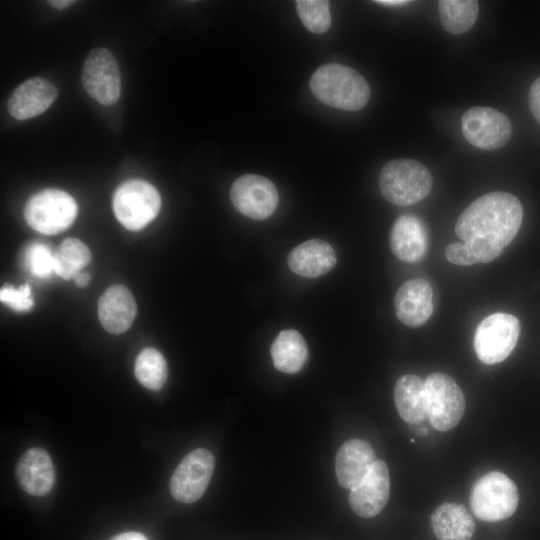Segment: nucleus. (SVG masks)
<instances>
[{
  "mask_svg": "<svg viewBox=\"0 0 540 540\" xmlns=\"http://www.w3.org/2000/svg\"><path fill=\"white\" fill-rule=\"evenodd\" d=\"M74 280L77 286L84 287L90 281V275L88 273L80 272L75 276Z\"/></svg>",
  "mask_w": 540,
  "mask_h": 540,
  "instance_id": "obj_33",
  "label": "nucleus"
},
{
  "mask_svg": "<svg viewBox=\"0 0 540 540\" xmlns=\"http://www.w3.org/2000/svg\"><path fill=\"white\" fill-rule=\"evenodd\" d=\"M337 257L332 246L321 240L311 239L296 246L287 257V265L297 275L315 278L329 272Z\"/></svg>",
  "mask_w": 540,
  "mask_h": 540,
  "instance_id": "obj_20",
  "label": "nucleus"
},
{
  "mask_svg": "<svg viewBox=\"0 0 540 540\" xmlns=\"http://www.w3.org/2000/svg\"><path fill=\"white\" fill-rule=\"evenodd\" d=\"M427 417L438 431H449L461 421L465 397L455 380L448 374L435 372L425 380Z\"/></svg>",
  "mask_w": 540,
  "mask_h": 540,
  "instance_id": "obj_7",
  "label": "nucleus"
},
{
  "mask_svg": "<svg viewBox=\"0 0 540 540\" xmlns=\"http://www.w3.org/2000/svg\"><path fill=\"white\" fill-rule=\"evenodd\" d=\"M161 198L150 183L133 179L122 183L113 196V210L118 221L129 230H141L157 215Z\"/></svg>",
  "mask_w": 540,
  "mask_h": 540,
  "instance_id": "obj_5",
  "label": "nucleus"
},
{
  "mask_svg": "<svg viewBox=\"0 0 540 540\" xmlns=\"http://www.w3.org/2000/svg\"><path fill=\"white\" fill-rule=\"evenodd\" d=\"M110 540H148L145 535L139 532L130 531L115 535Z\"/></svg>",
  "mask_w": 540,
  "mask_h": 540,
  "instance_id": "obj_32",
  "label": "nucleus"
},
{
  "mask_svg": "<svg viewBox=\"0 0 540 540\" xmlns=\"http://www.w3.org/2000/svg\"><path fill=\"white\" fill-rule=\"evenodd\" d=\"M433 291L428 281L415 278L404 282L394 297L397 318L409 327L423 325L433 311Z\"/></svg>",
  "mask_w": 540,
  "mask_h": 540,
  "instance_id": "obj_14",
  "label": "nucleus"
},
{
  "mask_svg": "<svg viewBox=\"0 0 540 540\" xmlns=\"http://www.w3.org/2000/svg\"><path fill=\"white\" fill-rule=\"evenodd\" d=\"M296 10L301 22L312 33L321 34L330 28L329 1L298 0Z\"/></svg>",
  "mask_w": 540,
  "mask_h": 540,
  "instance_id": "obj_27",
  "label": "nucleus"
},
{
  "mask_svg": "<svg viewBox=\"0 0 540 540\" xmlns=\"http://www.w3.org/2000/svg\"><path fill=\"white\" fill-rule=\"evenodd\" d=\"M134 373L144 387L159 390L166 382L167 363L158 350L146 348L136 358Z\"/></svg>",
  "mask_w": 540,
  "mask_h": 540,
  "instance_id": "obj_26",
  "label": "nucleus"
},
{
  "mask_svg": "<svg viewBox=\"0 0 540 540\" xmlns=\"http://www.w3.org/2000/svg\"><path fill=\"white\" fill-rule=\"evenodd\" d=\"M57 95L58 91L50 81L32 77L16 87L8 100L7 109L17 120L30 119L46 111Z\"/></svg>",
  "mask_w": 540,
  "mask_h": 540,
  "instance_id": "obj_15",
  "label": "nucleus"
},
{
  "mask_svg": "<svg viewBox=\"0 0 540 540\" xmlns=\"http://www.w3.org/2000/svg\"><path fill=\"white\" fill-rule=\"evenodd\" d=\"M48 3L57 8V9H65L67 7H69L70 5H72L74 3V1L72 0H52V1H48Z\"/></svg>",
  "mask_w": 540,
  "mask_h": 540,
  "instance_id": "obj_35",
  "label": "nucleus"
},
{
  "mask_svg": "<svg viewBox=\"0 0 540 540\" xmlns=\"http://www.w3.org/2000/svg\"><path fill=\"white\" fill-rule=\"evenodd\" d=\"M438 10L443 28L451 34L460 35L475 24L479 3L475 0H440Z\"/></svg>",
  "mask_w": 540,
  "mask_h": 540,
  "instance_id": "obj_24",
  "label": "nucleus"
},
{
  "mask_svg": "<svg viewBox=\"0 0 540 540\" xmlns=\"http://www.w3.org/2000/svg\"><path fill=\"white\" fill-rule=\"evenodd\" d=\"M81 80L88 95L102 105H112L119 99L121 77L113 54L105 48H95L87 55Z\"/></svg>",
  "mask_w": 540,
  "mask_h": 540,
  "instance_id": "obj_11",
  "label": "nucleus"
},
{
  "mask_svg": "<svg viewBox=\"0 0 540 540\" xmlns=\"http://www.w3.org/2000/svg\"><path fill=\"white\" fill-rule=\"evenodd\" d=\"M431 527L438 540H471L475 522L460 503L445 502L431 515Z\"/></svg>",
  "mask_w": 540,
  "mask_h": 540,
  "instance_id": "obj_21",
  "label": "nucleus"
},
{
  "mask_svg": "<svg viewBox=\"0 0 540 540\" xmlns=\"http://www.w3.org/2000/svg\"><path fill=\"white\" fill-rule=\"evenodd\" d=\"M390 476L386 463L376 460L362 482L350 490L348 501L360 517L371 518L379 514L389 499Z\"/></svg>",
  "mask_w": 540,
  "mask_h": 540,
  "instance_id": "obj_13",
  "label": "nucleus"
},
{
  "mask_svg": "<svg viewBox=\"0 0 540 540\" xmlns=\"http://www.w3.org/2000/svg\"><path fill=\"white\" fill-rule=\"evenodd\" d=\"M0 300L15 311H28L34 302L31 296V289L28 284L18 288L6 286L0 290Z\"/></svg>",
  "mask_w": 540,
  "mask_h": 540,
  "instance_id": "obj_29",
  "label": "nucleus"
},
{
  "mask_svg": "<svg viewBox=\"0 0 540 540\" xmlns=\"http://www.w3.org/2000/svg\"><path fill=\"white\" fill-rule=\"evenodd\" d=\"M214 465V455L205 448H197L185 455L170 479L172 497L186 504L199 500L210 483Z\"/></svg>",
  "mask_w": 540,
  "mask_h": 540,
  "instance_id": "obj_9",
  "label": "nucleus"
},
{
  "mask_svg": "<svg viewBox=\"0 0 540 540\" xmlns=\"http://www.w3.org/2000/svg\"><path fill=\"white\" fill-rule=\"evenodd\" d=\"M432 175L422 163L413 159L387 162L379 175L383 197L392 204L409 206L425 199L432 189Z\"/></svg>",
  "mask_w": 540,
  "mask_h": 540,
  "instance_id": "obj_3",
  "label": "nucleus"
},
{
  "mask_svg": "<svg viewBox=\"0 0 540 540\" xmlns=\"http://www.w3.org/2000/svg\"><path fill=\"white\" fill-rule=\"evenodd\" d=\"M520 336V322L514 315L494 313L484 318L474 335V350L485 364L504 361L515 348Z\"/></svg>",
  "mask_w": 540,
  "mask_h": 540,
  "instance_id": "obj_8",
  "label": "nucleus"
},
{
  "mask_svg": "<svg viewBox=\"0 0 540 540\" xmlns=\"http://www.w3.org/2000/svg\"><path fill=\"white\" fill-rule=\"evenodd\" d=\"M376 461L372 446L362 439H350L343 443L335 458L338 483L345 489L358 486Z\"/></svg>",
  "mask_w": 540,
  "mask_h": 540,
  "instance_id": "obj_16",
  "label": "nucleus"
},
{
  "mask_svg": "<svg viewBox=\"0 0 540 540\" xmlns=\"http://www.w3.org/2000/svg\"><path fill=\"white\" fill-rule=\"evenodd\" d=\"M523 218L519 199L494 191L473 201L458 217L456 235L467 244L478 263L497 259L518 233Z\"/></svg>",
  "mask_w": 540,
  "mask_h": 540,
  "instance_id": "obj_1",
  "label": "nucleus"
},
{
  "mask_svg": "<svg viewBox=\"0 0 540 540\" xmlns=\"http://www.w3.org/2000/svg\"><path fill=\"white\" fill-rule=\"evenodd\" d=\"M230 199L234 207L244 216L263 220L276 210L278 192L269 179L257 174H245L232 184Z\"/></svg>",
  "mask_w": 540,
  "mask_h": 540,
  "instance_id": "obj_12",
  "label": "nucleus"
},
{
  "mask_svg": "<svg viewBox=\"0 0 540 540\" xmlns=\"http://www.w3.org/2000/svg\"><path fill=\"white\" fill-rule=\"evenodd\" d=\"M77 211L71 195L59 189H45L28 200L24 217L37 232L53 235L67 229L75 220Z\"/></svg>",
  "mask_w": 540,
  "mask_h": 540,
  "instance_id": "obj_6",
  "label": "nucleus"
},
{
  "mask_svg": "<svg viewBox=\"0 0 540 540\" xmlns=\"http://www.w3.org/2000/svg\"><path fill=\"white\" fill-rule=\"evenodd\" d=\"M374 2L384 6H403L410 3V1L406 0H377Z\"/></svg>",
  "mask_w": 540,
  "mask_h": 540,
  "instance_id": "obj_34",
  "label": "nucleus"
},
{
  "mask_svg": "<svg viewBox=\"0 0 540 540\" xmlns=\"http://www.w3.org/2000/svg\"><path fill=\"white\" fill-rule=\"evenodd\" d=\"M270 354L274 367L280 372H299L308 359V347L303 336L294 329L281 331L274 339Z\"/></svg>",
  "mask_w": 540,
  "mask_h": 540,
  "instance_id": "obj_23",
  "label": "nucleus"
},
{
  "mask_svg": "<svg viewBox=\"0 0 540 540\" xmlns=\"http://www.w3.org/2000/svg\"><path fill=\"white\" fill-rule=\"evenodd\" d=\"M445 255L449 262L459 266H470L478 263L474 254L464 242L449 244Z\"/></svg>",
  "mask_w": 540,
  "mask_h": 540,
  "instance_id": "obj_30",
  "label": "nucleus"
},
{
  "mask_svg": "<svg viewBox=\"0 0 540 540\" xmlns=\"http://www.w3.org/2000/svg\"><path fill=\"white\" fill-rule=\"evenodd\" d=\"M528 103L533 116L540 124V76L530 86Z\"/></svg>",
  "mask_w": 540,
  "mask_h": 540,
  "instance_id": "obj_31",
  "label": "nucleus"
},
{
  "mask_svg": "<svg viewBox=\"0 0 540 540\" xmlns=\"http://www.w3.org/2000/svg\"><path fill=\"white\" fill-rule=\"evenodd\" d=\"M137 313L132 293L123 285L109 287L98 301V317L106 331L120 334L128 330Z\"/></svg>",
  "mask_w": 540,
  "mask_h": 540,
  "instance_id": "obj_19",
  "label": "nucleus"
},
{
  "mask_svg": "<svg viewBox=\"0 0 540 540\" xmlns=\"http://www.w3.org/2000/svg\"><path fill=\"white\" fill-rule=\"evenodd\" d=\"M462 133L474 147L496 150L505 146L512 136V125L502 112L491 107H472L461 119Z\"/></svg>",
  "mask_w": 540,
  "mask_h": 540,
  "instance_id": "obj_10",
  "label": "nucleus"
},
{
  "mask_svg": "<svg viewBox=\"0 0 540 540\" xmlns=\"http://www.w3.org/2000/svg\"><path fill=\"white\" fill-rule=\"evenodd\" d=\"M90 260L91 252L83 242L67 238L54 252V271L65 280L75 278Z\"/></svg>",
  "mask_w": 540,
  "mask_h": 540,
  "instance_id": "obj_25",
  "label": "nucleus"
},
{
  "mask_svg": "<svg viewBox=\"0 0 540 540\" xmlns=\"http://www.w3.org/2000/svg\"><path fill=\"white\" fill-rule=\"evenodd\" d=\"M394 255L401 261L416 263L428 249V233L424 223L415 215L403 214L393 223L389 237Z\"/></svg>",
  "mask_w": 540,
  "mask_h": 540,
  "instance_id": "obj_18",
  "label": "nucleus"
},
{
  "mask_svg": "<svg viewBox=\"0 0 540 540\" xmlns=\"http://www.w3.org/2000/svg\"><path fill=\"white\" fill-rule=\"evenodd\" d=\"M20 488L32 496L46 495L54 486L52 460L46 450L33 447L23 453L15 467Z\"/></svg>",
  "mask_w": 540,
  "mask_h": 540,
  "instance_id": "obj_17",
  "label": "nucleus"
},
{
  "mask_svg": "<svg viewBox=\"0 0 540 540\" xmlns=\"http://www.w3.org/2000/svg\"><path fill=\"white\" fill-rule=\"evenodd\" d=\"M310 89L323 104L345 111L362 109L371 96L366 79L353 68L338 63L319 67L310 79Z\"/></svg>",
  "mask_w": 540,
  "mask_h": 540,
  "instance_id": "obj_2",
  "label": "nucleus"
},
{
  "mask_svg": "<svg viewBox=\"0 0 540 540\" xmlns=\"http://www.w3.org/2000/svg\"><path fill=\"white\" fill-rule=\"evenodd\" d=\"M26 268L39 278H47L54 271V253L42 243L29 245L24 252Z\"/></svg>",
  "mask_w": 540,
  "mask_h": 540,
  "instance_id": "obj_28",
  "label": "nucleus"
},
{
  "mask_svg": "<svg viewBox=\"0 0 540 540\" xmlns=\"http://www.w3.org/2000/svg\"><path fill=\"white\" fill-rule=\"evenodd\" d=\"M393 395L396 409L405 422L417 424L428 418L425 383L419 376H401L395 383Z\"/></svg>",
  "mask_w": 540,
  "mask_h": 540,
  "instance_id": "obj_22",
  "label": "nucleus"
},
{
  "mask_svg": "<svg viewBox=\"0 0 540 540\" xmlns=\"http://www.w3.org/2000/svg\"><path fill=\"white\" fill-rule=\"evenodd\" d=\"M469 502L477 518L486 522H497L514 514L519 493L515 483L506 474L491 471L474 483Z\"/></svg>",
  "mask_w": 540,
  "mask_h": 540,
  "instance_id": "obj_4",
  "label": "nucleus"
}]
</instances>
